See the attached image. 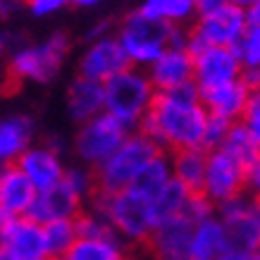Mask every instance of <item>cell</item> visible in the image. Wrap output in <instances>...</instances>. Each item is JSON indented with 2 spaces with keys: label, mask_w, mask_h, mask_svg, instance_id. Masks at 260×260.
I'll list each match as a JSON object with an SVG mask.
<instances>
[{
  "label": "cell",
  "mask_w": 260,
  "mask_h": 260,
  "mask_svg": "<svg viewBox=\"0 0 260 260\" xmlns=\"http://www.w3.org/2000/svg\"><path fill=\"white\" fill-rule=\"evenodd\" d=\"M205 119L208 112L198 98V88L186 84L153 95L148 112L139 122V134L150 139L160 150L203 148Z\"/></svg>",
  "instance_id": "6da1fadb"
},
{
  "label": "cell",
  "mask_w": 260,
  "mask_h": 260,
  "mask_svg": "<svg viewBox=\"0 0 260 260\" xmlns=\"http://www.w3.org/2000/svg\"><path fill=\"white\" fill-rule=\"evenodd\" d=\"M93 210L101 213L115 234L126 241H146L155 227L153 201L134 186L115 193H98Z\"/></svg>",
  "instance_id": "7a4b0ae2"
},
{
  "label": "cell",
  "mask_w": 260,
  "mask_h": 260,
  "mask_svg": "<svg viewBox=\"0 0 260 260\" xmlns=\"http://www.w3.org/2000/svg\"><path fill=\"white\" fill-rule=\"evenodd\" d=\"M103 91H105L103 112H108L129 129L141 122L155 95V88L150 86L148 77L136 67H126L124 72L115 74L103 84Z\"/></svg>",
  "instance_id": "3957f363"
},
{
  "label": "cell",
  "mask_w": 260,
  "mask_h": 260,
  "mask_svg": "<svg viewBox=\"0 0 260 260\" xmlns=\"http://www.w3.org/2000/svg\"><path fill=\"white\" fill-rule=\"evenodd\" d=\"M155 153H160V148L150 139H146L143 134H129L110 158H105L95 167L93 177L98 193H115V191L129 189Z\"/></svg>",
  "instance_id": "277c9868"
},
{
  "label": "cell",
  "mask_w": 260,
  "mask_h": 260,
  "mask_svg": "<svg viewBox=\"0 0 260 260\" xmlns=\"http://www.w3.org/2000/svg\"><path fill=\"white\" fill-rule=\"evenodd\" d=\"M246 31V10L224 3L222 8L198 15L193 26L189 29V50L191 55L203 48H232Z\"/></svg>",
  "instance_id": "5b68a950"
},
{
  "label": "cell",
  "mask_w": 260,
  "mask_h": 260,
  "mask_svg": "<svg viewBox=\"0 0 260 260\" xmlns=\"http://www.w3.org/2000/svg\"><path fill=\"white\" fill-rule=\"evenodd\" d=\"M215 217L227 232L229 246L237 253H258L260 246V205L248 193L229 198L215 205Z\"/></svg>",
  "instance_id": "8992f818"
},
{
  "label": "cell",
  "mask_w": 260,
  "mask_h": 260,
  "mask_svg": "<svg viewBox=\"0 0 260 260\" xmlns=\"http://www.w3.org/2000/svg\"><path fill=\"white\" fill-rule=\"evenodd\" d=\"M67 50H70V41L64 34H53L43 43L24 46L12 55V62H10L12 74L26 81L48 84L57 77L67 57Z\"/></svg>",
  "instance_id": "52a82bcc"
},
{
  "label": "cell",
  "mask_w": 260,
  "mask_h": 260,
  "mask_svg": "<svg viewBox=\"0 0 260 260\" xmlns=\"http://www.w3.org/2000/svg\"><path fill=\"white\" fill-rule=\"evenodd\" d=\"M170 26L150 22L139 12H132L119 26L117 41L132 67H148L167 48Z\"/></svg>",
  "instance_id": "ba28073f"
},
{
  "label": "cell",
  "mask_w": 260,
  "mask_h": 260,
  "mask_svg": "<svg viewBox=\"0 0 260 260\" xmlns=\"http://www.w3.org/2000/svg\"><path fill=\"white\" fill-rule=\"evenodd\" d=\"M126 136H129V126L110 117L108 112H101V115L81 122L79 134L74 139V148L86 165L98 167L103 160L110 158L122 146Z\"/></svg>",
  "instance_id": "9c48e42d"
},
{
  "label": "cell",
  "mask_w": 260,
  "mask_h": 260,
  "mask_svg": "<svg viewBox=\"0 0 260 260\" xmlns=\"http://www.w3.org/2000/svg\"><path fill=\"white\" fill-rule=\"evenodd\" d=\"M201 193L213 205H220L239 193H246V167L222 148L208 150Z\"/></svg>",
  "instance_id": "30bf717a"
},
{
  "label": "cell",
  "mask_w": 260,
  "mask_h": 260,
  "mask_svg": "<svg viewBox=\"0 0 260 260\" xmlns=\"http://www.w3.org/2000/svg\"><path fill=\"white\" fill-rule=\"evenodd\" d=\"M241 62L232 48H203L193 53V86L198 91H208L227 81L241 79Z\"/></svg>",
  "instance_id": "8fae6325"
},
{
  "label": "cell",
  "mask_w": 260,
  "mask_h": 260,
  "mask_svg": "<svg viewBox=\"0 0 260 260\" xmlns=\"http://www.w3.org/2000/svg\"><path fill=\"white\" fill-rule=\"evenodd\" d=\"M126 67H132V64L126 60L117 36L108 34L103 39H93L91 46L84 50V55L79 60V77L105 84L115 74L124 72Z\"/></svg>",
  "instance_id": "7c38bea8"
},
{
  "label": "cell",
  "mask_w": 260,
  "mask_h": 260,
  "mask_svg": "<svg viewBox=\"0 0 260 260\" xmlns=\"http://www.w3.org/2000/svg\"><path fill=\"white\" fill-rule=\"evenodd\" d=\"M191 237L193 222L184 215L158 222L146 239L158 260H191Z\"/></svg>",
  "instance_id": "4fadbf2b"
},
{
  "label": "cell",
  "mask_w": 260,
  "mask_h": 260,
  "mask_svg": "<svg viewBox=\"0 0 260 260\" xmlns=\"http://www.w3.org/2000/svg\"><path fill=\"white\" fill-rule=\"evenodd\" d=\"M150 86L158 91H172V88L193 84V55L186 48H172L167 46L153 62L148 64Z\"/></svg>",
  "instance_id": "5bb4252c"
},
{
  "label": "cell",
  "mask_w": 260,
  "mask_h": 260,
  "mask_svg": "<svg viewBox=\"0 0 260 260\" xmlns=\"http://www.w3.org/2000/svg\"><path fill=\"white\" fill-rule=\"evenodd\" d=\"M15 165L34 186V191L53 189L62 181L64 174V162L53 146H29Z\"/></svg>",
  "instance_id": "9a60e30c"
},
{
  "label": "cell",
  "mask_w": 260,
  "mask_h": 260,
  "mask_svg": "<svg viewBox=\"0 0 260 260\" xmlns=\"http://www.w3.org/2000/svg\"><path fill=\"white\" fill-rule=\"evenodd\" d=\"M0 248L8 251L12 260H48L43 229L24 215L15 217L0 232Z\"/></svg>",
  "instance_id": "2e32d148"
},
{
  "label": "cell",
  "mask_w": 260,
  "mask_h": 260,
  "mask_svg": "<svg viewBox=\"0 0 260 260\" xmlns=\"http://www.w3.org/2000/svg\"><path fill=\"white\" fill-rule=\"evenodd\" d=\"M79 213H81V201L60 181L53 189L36 191L24 217L43 227V224L55 220H74Z\"/></svg>",
  "instance_id": "e0dca14e"
},
{
  "label": "cell",
  "mask_w": 260,
  "mask_h": 260,
  "mask_svg": "<svg viewBox=\"0 0 260 260\" xmlns=\"http://www.w3.org/2000/svg\"><path fill=\"white\" fill-rule=\"evenodd\" d=\"M253 91L255 88H251L244 79H237L220 84L215 88H208V91H198V98H201L208 115L229 119V122H239Z\"/></svg>",
  "instance_id": "ac0fdd59"
},
{
  "label": "cell",
  "mask_w": 260,
  "mask_h": 260,
  "mask_svg": "<svg viewBox=\"0 0 260 260\" xmlns=\"http://www.w3.org/2000/svg\"><path fill=\"white\" fill-rule=\"evenodd\" d=\"M34 122L24 115L0 119V165H15L19 155L31 146Z\"/></svg>",
  "instance_id": "d6986e66"
},
{
  "label": "cell",
  "mask_w": 260,
  "mask_h": 260,
  "mask_svg": "<svg viewBox=\"0 0 260 260\" xmlns=\"http://www.w3.org/2000/svg\"><path fill=\"white\" fill-rule=\"evenodd\" d=\"M232 251L227 239V232L217 217L193 224V237H191V260H217L224 253Z\"/></svg>",
  "instance_id": "ffe728a7"
},
{
  "label": "cell",
  "mask_w": 260,
  "mask_h": 260,
  "mask_svg": "<svg viewBox=\"0 0 260 260\" xmlns=\"http://www.w3.org/2000/svg\"><path fill=\"white\" fill-rule=\"evenodd\" d=\"M105 91L101 81H91L84 77H77L67 91V110L77 122H86L103 112Z\"/></svg>",
  "instance_id": "44dd1931"
},
{
  "label": "cell",
  "mask_w": 260,
  "mask_h": 260,
  "mask_svg": "<svg viewBox=\"0 0 260 260\" xmlns=\"http://www.w3.org/2000/svg\"><path fill=\"white\" fill-rule=\"evenodd\" d=\"M34 186L26 181L17 165H5L0 172V210L10 215H24L34 198Z\"/></svg>",
  "instance_id": "7402d4cb"
},
{
  "label": "cell",
  "mask_w": 260,
  "mask_h": 260,
  "mask_svg": "<svg viewBox=\"0 0 260 260\" xmlns=\"http://www.w3.org/2000/svg\"><path fill=\"white\" fill-rule=\"evenodd\" d=\"M136 12L165 26H186L196 19V3L193 0H143Z\"/></svg>",
  "instance_id": "603a6c76"
},
{
  "label": "cell",
  "mask_w": 260,
  "mask_h": 260,
  "mask_svg": "<svg viewBox=\"0 0 260 260\" xmlns=\"http://www.w3.org/2000/svg\"><path fill=\"white\" fill-rule=\"evenodd\" d=\"M205 158H208V150H203V148L172 150V155H170L172 177L179 184H184L189 191L201 193L203 174H205Z\"/></svg>",
  "instance_id": "cb8c5ba5"
},
{
  "label": "cell",
  "mask_w": 260,
  "mask_h": 260,
  "mask_svg": "<svg viewBox=\"0 0 260 260\" xmlns=\"http://www.w3.org/2000/svg\"><path fill=\"white\" fill-rule=\"evenodd\" d=\"M62 260H126L122 239H77Z\"/></svg>",
  "instance_id": "d4e9b609"
},
{
  "label": "cell",
  "mask_w": 260,
  "mask_h": 260,
  "mask_svg": "<svg viewBox=\"0 0 260 260\" xmlns=\"http://www.w3.org/2000/svg\"><path fill=\"white\" fill-rule=\"evenodd\" d=\"M220 148L229 153L234 160H239L244 167L260 162V139H255L241 122H232Z\"/></svg>",
  "instance_id": "484cf974"
},
{
  "label": "cell",
  "mask_w": 260,
  "mask_h": 260,
  "mask_svg": "<svg viewBox=\"0 0 260 260\" xmlns=\"http://www.w3.org/2000/svg\"><path fill=\"white\" fill-rule=\"evenodd\" d=\"M193 191H189L184 184L170 179L162 186V189L153 196V215H155V224L162 220H170V217H177V215H184V208L189 203V198Z\"/></svg>",
  "instance_id": "4316f807"
},
{
  "label": "cell",
  "mask_w": 260,
  "mask_h": 260,
  "mask_svg": "<svg viewBox=\"0 0 260 260\" xmlns=\"http://www.w3.org/2000/svg\"><path fill=\"white\" fill-rule=\"evenodd\" d=\"M170 179H172L170 155H167L165 150H160V153H155V155L146 162V167L139 172V177L134 179V184H132V186H134V189H139L141 193H146V196L153 201V196H155V193H158V191L162 189Z\"/></svg>",
  "instance_id": "83f0119b"
},
{
  "label": "cell",
  "mask_w": 260,
  "mask_h": 260,
  "mask_svg": "<svg viewBox=\"0 0 260 260\" xmlns=\"http://www.w3.org/2000/svg\"><path fill=\"white\" fill-rule=\"evenodd\" d=\"M43 241H46L48 258H64V253L70 251L77 241V229L74 220H55L43 224Z\"/></svg>",
  "instance_id": "f1b7e54d"
},
{
  "label": "cell",
  "mask_w": 260,
  "mask_h": 260,
  "mask_svg": "<svg viewBox=\"0 0 260 260\" xmlns=\"http://www.w3.org/2000/svg\"><path fill=\"white\" fill-rule=\"evenodd\" d=\"M232 50L244 72L260 70V24H246V31L232 46Z\"/></svg>",
  "instance_id": "f546056e"
},
{
  "label": "cell",
  "mask_w": 260,
  "mask_h": 260,
  "mask_svg": "<svg viewBox=\"0 0 260 260\" xmlns=\"http://www.w3.org/2000/svg\"><path fill=\"white\" fill-rule=\"evenodd\" d=\"M74 229H77V239H119L110 222L105 220L101 213H79L74 217Z\"/></svg>",
  "instance_id": "4dcf8cb0"
},
{
  "label": "cell",
  "mask_w": 260,
  "mask_h": 260,
  "mask_svg": "<svg viewBox=\"0 0 260 260\" xmlns=\"http://www.w3.org/2000/svg\"><path fill=\"white\" fill-rule=\"evenodd\" d=\"M62 184L79 198V201H84V198L91 196L95 191V177L86 167H70V170H64Z\"/></svg>",
  "instance_id": "1f68e13d"
},
{
  "label": "cell",
  "mask_w": 260,
  "mask_h": 260,
  "mask_svg": "<svg viewBox=\"0 0 260 260\" xmlns=\"http://www.w3.org/2000/svg\"><path fill=\"white\" fill-rule=\"evenodd\" d=\"M232 122L222 117H215V115H208L205 119V129H203V150H215L220 148L224 136H227Z\"/></svg>",
  "instance_id": "d6a6232c"
},
{
  "label": "cell",
  "mask_w": 260,
  "mask_h": 260,
  "mask_svg": "<svg viewBox=\"0 0 260 260\" xmlns=\"http://www.w3.org/2000/svg\"><path fill=\"white\" fill-rule=\"evenodd\" d=\"M213 215H215V205L210 203L203 193H191L189 203L184 208V217H189L193 224H198V222L208 220V217H213Z\"/></svg>",
  "instance_id": "836d02e7"
},
{
  "label": "cell",
  "mask_w": 260,
  "mask_h": 260,
  "mask_svg": "<svg viewBox=\"0 0 260 260\" xmlns=\"http://www.w3.org/2000/svg\"><path fill=\"white\" fill-rule=\"evenodd\" d=\"M239 122H241L255 139H260V93L258 91L251 93V98L246 103V108H244V112H241Z\"/></svg>",
  "instance_id": "e575fe53"
},
{
  "label": "cell",
  "mask_w": 260,
  "mask_h": 260,
  "mask_svg": "<svg viewBox=\"0 0 260 260\" xmlns=\"http://www.w3.org/2000/svg\"><path fill=\"white\" fill-rule=\"evenodd\" d=\"M70 5V0H26L29 12L36 17H50Z\"/></svg>",
  "instance_id": "d590c367"
},
{
  "label": "cell",
  "mask_w": 260,
  "mask_h": 260,
  "mask_svg": "<svg viewBox=\"0 0 260 260\" xmlns=\"http://www.w3.org/2000/svg\"><path fill=\"white\" fill-rule=\"evenodd\" d=\"M196 3V17L198 15H205V12H213V10L222 8L227 0H193Z\"/></svg>",
  "instance_id": "8d00e7d4"
},
{
  "label": "cell",
  "mask_w": 260,
  "mask_h": 260,
  "mask_svg": "<svg viewBox=\"0 0 260 260\" xmlns=\"http://www.w3.org/2000/svg\"><path fill=\"white\" fill-rule=\"evenodd\" d=\"M17 0H0V19H10L17 12Z\"/></svg>",
  "instance_id": "74e56055"
},
{
  "label": "cell",
  "mask_w": 260,
  "mask_h": 260,
  "mask_svg": "<svg viewBox=\"0 0 260 260\" xmlns=\"http://www.w3.org/2000/svg\"><path fill=\"white\" fill-rule=\"evenodd\" d=\"M227 3L237 5V8H241V10H248V8H253V5H260V0H227Z\"/></svg>",
  "instance_id": "f35d334b"
},
{
  "label": "cell",
  "mask_w": 260,
  "mask_h": 260,
  "mask_svg": "<svg viewBox=\"0 0 260 260\" xmlns=\"http://www.w3.org/2000/svg\"><path fill=\"white\" fill-rule=\"evenodd\" d=\"M248 258V253H237V251H229V253H224L222 258H217V260H246Z\"/></svg>",
  "instance_id": "ab89813d"
},
{
  "label": "cell",
  "mask_w": 260,
  "mask_h": 260,
  "mask_svg": "<svg viewBox=\"0 0 260 260\" xmlns=\"http://www.w3.org/2000/svg\"><path fill=\"white\" fill-rule=\"evenodd\" d=\"M72 5H79V8H93V5H98L101 0H70Z\"/></svg>",
  "instance_id": "60d3db41"
},
{
  "label": "cell",
  "mask_w": 260,
  "mask_h": 260,
  "mask_svg": "<svg viewBox=\"0 0 260 260\" xmlns=\"http://www.w3.org/2000/svg\"><path fill=\"white\" fill-rule=\"evenodd\" d=\"M0 260H12V258L8 255V251H3V248H0Z\"/></svg>",
  "instance_id": "b9f144b4"
},
{
  "label": "cell",
  "mask_w": 260,
  "mask_h": 260,
  "mask_svg": "<svg viewBox=\"0 0 260 260\" xmlns=\"http://www.w3.org/2000/svg\"><path fill=\"white\" fill-rule=\"evenodd\" d=\"M246 260H260V255H258V253H248V258H246Z\"/></svg>",
  "instance_id": "7bdbcfd3"
},
{
  "label": "cell",
  "mask_w": 260,
  "mask_h": 260,
  "mask_svg": "<svg viewBox=\"0 0 260 260\" xmlns=\"http://www.w3.org/2000/svg\"><path fill=\"white\" fill-rule=\"evenodd\" d=\"M3 50H5V39L0 36V55H3Z\"/></svg>",
  "instance_id": "ee69618b"
},
{
  "label": "cell",
  "mask_w": 260,
  "mask_h": 260,
  "mask_svg": "<svg viewBox=\"0 0 260 260\" xmlns=\"http://www.w3.org/2000/svg\"><path fill=\"white\" fill-rule=\"evenodd\" d=\"M48 260H62V258H48Z\"/></svg>",
  "instance_id": "f6af8a7d"
},
{
  "label": "cell",
  "mask_w": 260,
  "mask_h": 260,
  "mask_svg": "<svg viewBox=\"0 0 260 260\" xmlns=\"http://www.w3.org/2000/svg\"><path fill=\"white\" fill-rule=\"evenodd\" d=\"M3 167H5V165H0V172H3Z\"/></svg>",
  "instance_id": "bcb514c9"
},
{
  "label": "cell",
  "mask_w": 260,
  "mask_h": 260,
  "mask_svg": "<svg viewBox=\"0 0 260 260\" xmlns=\"http://www.w3.org/2000/svg\"><path fill=\"white\" fill-rule=\"evenodd\" d=\"M17 3H19V0H17Z\"/></svg>",
  "instance_id": "7dc6e473"
}]
</instances>
